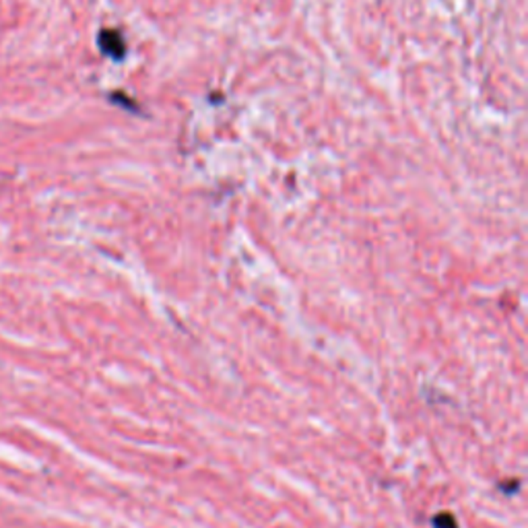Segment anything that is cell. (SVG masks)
Returning a JSON list of instances; mask_svg holds the SVG:
<instances>
[{"mask_svg": "<svg viewBox=\"0 0 528 528\" xmlns=\"http://www.w3.org/2000/svg\"><path fill=\"white\" fill-rule=\"evenodd\" d=\"M434 524H435V528H458L456 526V523H455V518H452L450 514H446V516H435V520H434Z\"/></svg>", "mask_w": 528, "mask_h": 528, "instance_id": "cell-2", "label": "cell"}, {"mask_svg": "<svg viewBox=\"0 0 528 528\" xmlns=\"http://www.w3.org/2000/svg\"><path fill=\"white\" fill-rule=\"evenodd\" d=\"M100 46L105 54H110L112 58H122L126 50L122 35H120L118 32H103L100 35Z\"/></svg>", "mask_w": 528, "mask_h": 528, "instance_id": "cell-1", "label": "cell"}]
</instances>
